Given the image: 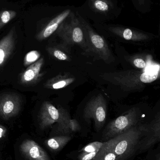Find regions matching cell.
I'll use <instances>...</instances> for the list:
<instances>
[{
  "mask_svg": "<svg viewBox=\"0 0 160 160\" xmlns=\"http://www.w3.org/2000/svg\"><path fill=\"white\" fill-rule=\"evenodd\" d=\"M16 16V13L13 11H4L0 13V28L8 23Z\"/></svg>",
  "mask_w": 160,
  "mask_h": 160,
  "instance_id": "obj_20",
  "label": "cell"
},
{
  "mask_svg": "<svg viewBox=\"0 0 160 160\" xmlns=\"http://www.w3.org/2000/svg\"><path fill=\"white\" fill-rule=\"evenodd\" d=\"M107 102L101 94L92 98L87 102L83 111V116L87 121L93 120L97 131L101 129L106 122Z\"/></svg>",
  "mask_w": 160,
  "mask_h": 160,
  "instance_id": "obj_5",
  "label": "cell"
},
{
  "mask_svg": "<svg viewBox=\"0 0 160 160\" xmlns=\"http://www.w3.org/2000/svg\"><path fill=\"white\" fill-rule=\"evenodd\" d=\"M57 33L66 45H78L89 52L82 24L73 14H71L70 21L61 24Z\"/></svg>",
  "mask_w": 160,
  "mask_h": 160,
  "instance_id": "obj_3",
  "label": "cell"
},
{
  "mask_svg": "<svg viewBox=\"0 0 160 160\" xmlns=\"http://www.w3.org/2000/svg\"><path fill=\"white\" fill-rule=\"evenodd\" d=\"M60 117L57 123V129L60 132L69 133L76 132L80 129L79 122L76 119H72L68 112L64 108H59Z\"/></svg>",
  "mask_w": 160,
  "mask_h": 160,
  "instance_id": "obj_12",
  "label": "cell"
},
{
  "mask_svg": "<svg viewBox=\"0 0 160 160\" xmlns=\"http://www.w3.org/2000/svg\"><path fill=\"white\" fill-rule=\"evenodd\" d=\"M144 133V125H137L103 142L98 152L112 151L116 155L118 160L126 159L134 153Z\"/></svg>",
  "mask_w": 160,
  "mask_h": 160,
  "instance_id": "obj_1",
  "label": "cell"
},
{
  "mask_svg": "<svg viewBox=\"0 0 160 160\" xmlns=\"http://www.w3.org/2000/svg\"><path fill=\"white\" fill-rule=\"evenodd\" d=\"M82 25L89 52H93L101 59L108 62L112 58V56L109 46L104 38L96 33L89 26L84 24Z\"/></svg>",
  "mask_w": 160,
  "mask_h": 160,
  "instance_id": "obj_6",
  "label": "cell"
},
{
  "mask_svg": "<svg viewBox=\"0 0 160 160\" xmlns=\"http://www.w3.org/2000/svg\"><path fill=\"white\" fill-rule=\"evenodd\" d=\"M92 160H118L116 155L111 151L98 152Z\"/></svg>",
  "mask_w": 160,
  "mask_h": 160,
  "instance_id": "obj_21",
  "label": "cell"
},
{
  "mask_svg": "<svg viewBox=\"0 0 160 160\" xmlns=\"http://www.w3.org/2000/svg\"><path fill=\"white\" fill-rule=\"evenodd\" d=\"M112 31L126 40L139 41L146 40L148 37L142 33L132 31L130 29H114Z\"/></svg>",
  "mask_w": 160,
  "mask_h": 160,
  "instance_id": "obj_16",
  "label": "cell"
},
{
  "mask_svg": "<svg viewBox=\"0 0 160 160\" xmlns=\"http://www.w3.org/2000/svg\"><path fill=\"white\" fill-rule=\"evenodd\" d=\"M140 117V110L133 107L109 123L103 133V139H112L137 126Z\"/></svg>",
  "mask_w": 160,
  "mask_h": 160,
  "instance_id": "obj_4",
  "label": "cell"
},
{
  "mask_svg": "<svg viewBox=\"0 0 160 160\" xmlns=\"http://www.w3.org/2000/svg\"><path fill=\"white\" fill-rule=\"evenodd\" d=\"M99 151L91 153H81L79 155V160H92L96 156Z\"/></svg>",
  "mask_w": 160,
  "mask_h": 160,
  "instance_id": "obj_24",
  "label": "cell"
},
{
  "mask_svg": "<svg viewBox=\"0 0 160 160\" xmlns=\"http://www.w3.org/2000/svg\"><path fill=\"white\" fill-rule=\"evenodd\" d=\"M6 128L0 125V138H2L3 136L6 132Z\"/></svg>",
  "mask_w": 160,
  "mask_h": 160,
  "instance_id": "obj_26",
  "label": "cell"
},
{
  "mask_svg": "<svg viewBox=\"0 0 160 160\" xmlns=\"http://www.w3.org/2000/svg\"><path fill=\"white\" fill-rule=\"evenodd\" d=\"M103 142H95L90 143L89 144L85 146L81 149V153H91L95 151H99L103 145Z\"/></svg>",
  "mask_w": 160,
  "mask_h": 160,
  "instance_id": "obj_22",
  "label": "cell"
},
{
  "mask_svg": "<svg viewBox=\"0 0 160 160\" xmlns=\"http://www.w3.org/2000/svg\"><path fill=\"white\" fill-rule=\"evenodd\" d=\"M14 32L11 30L0 40V68L3 65L11 55L14 49Z\"/></svg>",
  "mask_w": 160,
  "mask_h": 160,
  "instance_id": "obj_13",
  "label": "cell"
},
{
  "mask_svg": "<svg viewBox=\"0 0 160 160\" xmlns=\"http://www.w3.org/2000/svg\"><path fill=\"white\" fill-rule=\"evenodd\" d=\"M75 78L69 74L59 75L49 80L45 84V87L52 89H59L66 87L75 82Z\"/></svg>",
  "mask_w": 160,
  "mask_h": 160,
  "instance_id": "obj_15",
  "label": "cell"
},
{
  "mask_svg": "<svg viewBox=\"0 0 160 160\" xmlns=\"http://www.w3.org/2000/svg\"><path fill=\"white\" fill-rule=\"evenodd\" d=\"M44 58H41L31 65L20 75V81L23 84L29 85L37 82L42 77L41 69L44 64Z\"/></svg>",
  "mask_w": 160,
  "mask_h": 160,
  "instance_id": "obj_10",
  "label": "cell"
},
{
  "mask_svg": "<svg viewBox=\"0 0 160 160\" xmlns=\"http://www.w3.org/2000/svg\"><path fill=\"white\" fill-rule=\"evenodd\" d=\"M95 6L97 9L101 11H105L109 9L108 4L105 2L101 0H96L95 2Z\"/></svg>",
  "mask_w": 160,
  "mask_h": 160,
  "instance_id": "obj_25",
  "label": "cell"
},
{
  "mask_svg": "<svg viewBox=\"0 0 160 160\" xmlns=\"http://www.w3.org/2000/svg\"><path fill=\"white\" fill-rule=\"evenodd\" d=\"M71 139L70 136H57L49 139L47 144L51 149L54 150H59L62 149Z\"/></svg>",
  "mask_w": 160,
  "mask_h": 160,
  "instance_id": "obj_17",
  "label": "cell"
},
{
  "mask_svg": "<svg viewBox=\"0 0 160 160\" xmlns=\"http://www.w3.org/2000/svg\"><path fill=\"white\" fill-rule=\"evenodd\" d=\"M132 64L134 66L140 69H143L147 66V62L143 58L137 57L132 60Z\"/></svg>",
  "mask_w": 160,
  "mask_h": 160,
  "instance_id": "obj_23",
  "label": "cell"
},
{
  "mask_svg": "<svg viewBox=\"0 0 160 160\" xmlns=\"http://www.w3.org/2000/svg\"><path fill=\"white\" fill-rule=\"evenodd\" d=\"M40 54L38 51L33 50L28 52L25 55L24 58L23 64L24 66H29L32 64L39 60Z\"/></svg>",
  "mask_w": 160,
  "mask_h": 160,
  "instance_id": "obj_19",
  "label": "cell"
},
{
  "mask_svg": "<svg viewBox=\"0 0 160 160\" xmlns=\"http://www.w3.org/2000/svg\"><path fill=\"white\" fill-rule=\"evenodd\" d=\"M70 10H66L51 21L45 28L37 36V38L39 40H42L50 36L59 27L64 20L70 13Z\"/></svg>",
  "mask_w": 160,
  "mask_h": 160,
  "instance_id": "obj_14",
  "label": "cell"
},
{
  "mask_svg": "<svg viewBox=\"0 0 160 160\" xmlns=\"http://www.w3.org/2000/svg\"><path fill=\"white\" fill-rule=\"evenodd\" d=\"M21 149L30 160H50L47 153L32 140L24 141L21 146Z\"/></svg>",
  "mask_w": 160,
  "mask_h": 160,
  "instance_id": "obj_11",
  "label": "cell"
},
{
  "mask_svg": "<svg viewBox=\"0 0 160 160\" xmlns=\"http://www.w3.org/2000/svg\"><path fill=\"white\" fill-rule=\"evenodd\" d=\"M49 53L57 60L62 61H69L70 57L67 53L62 50L55 48H50L48 49Z\"/></svg>",
  "mask_w": 160,
  "mask_h": 160,
  "instance_id": "obj_18",
  "label": "cell"
},
{
  "mask_svg": "<svg viewBox=\"0 0 160 160\" xmlns=\"http://www.w3.org/2000/svg\"><path fill=\"white\" fill-rule=\"evenodd\" d=\"M159 73H148L135 70L105 73L101 76L103 79L119 87L125 91L141 90L147 84L153 82L158 78Z\"/></svg>",
  "mask_w": 160,
  "mask_h": 160,
  "instance_id": "obj_2",
  "label": "cell"
},
{
  "mask_svg": "<svg viewBox=\"0 0 160 160\" xmlns=\"http://www.w3.org/2000/svg\"><path fill=\"white\" fill-rule=\"evenodd\" d=\"M19 96L15 93H6L0 96V117L8 119L18 114L20 110Z\"/></svg>",
  "mask_w": 160,
  "mask_h": 160,
  "instance_id": "obj_7",
  "label": "cell"
},
{
  "mask_svg": "<svg viewBox=\"0 0 160 160\" xmlns=\"http://www.w3.org/2000/svg\"><path fill=\"white\" fill-rule=\"evenodd\" d=\"M145 139L140 145V150L146 151L154 144L159 142L160 139V119L158 114L156 118L148 125H144Z\"/></svg>",
  "mask_w": 160,
  "mask_h": 160,
  "instance_id": "obj_8",
  "label": "cell"
},
{
  "mask_svg": "<svg viewBox=\"0 0 160 160\" xmlns=\"http://www.w3.org/2000/svg\"><path fill=\"white\" fill-rule=\"evenodd\" d=\"M59 109L49 102H45L41 106L39 112V123L41 128H45L55 123H58L60 119Z\"/></svg>",
  "mask_w": 160,
  "mask_h": 160,
  "instance_id": "obj_9",
  "label": "cell"
}]
</instances>
